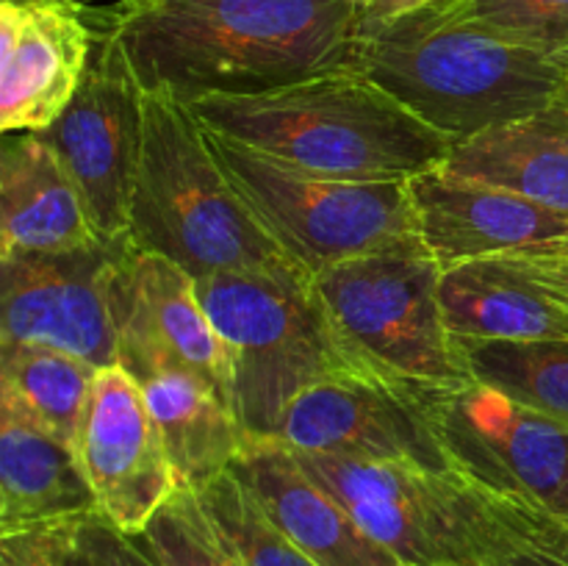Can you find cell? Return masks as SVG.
Instances as JSON below:
<instances>
[{"mask_svg":"<svg viewBox=\"0 0 568 566\" xmlns=\"http://www.w3.org/2000/svg\"><path fill=\"white\" fill-rule=\"evenodd\" d=\"M353 0H131L114 31L144 92L183 103L355 70Z\"/></svg>","mask_w":568,"mask_h":566,"instance_id":"1","label":"cell"},{"mask_svg":"<svg viewBox=\"0 0 568 566\" xmlns=\"http://www.w3.org/2000/svg\"><path fill=\"white\" fill-rule=\"evenodd\" d=\"M355 70L455 144L552 105L568 59L516 42L453 3L361 28Z\"/></svg>","mask_w":568,"mask_h":566,"instance_id":"2","label":"cell"},{"mask_svg":"<svg viewBox=\"0 0 568 566\" xmlns=\"http://www.w3.org/2000/svg\"><path fill=\"white\" fill-rule=\"evenodd\" d=\"M189 105L209 131L322 175L414 178L442 166L453 150L447 137L358 70Z\"/></svg>","mask_w":568,"mask_h":566,"instance_id":"3","label":"cell"},{"mask_svg":"<svg viewBox=\"0 0 568 566\" xmlns=\"http://www.w3.org/2000/svg\"><path fill=\"white\" fill-rule=\"evenodd\" d=\"M200 300L231 361V403L250 438H272L308 388L377 377L333 325L297 264L200 277Z\"/></svg>","mask_w":568,"mask_h":566,"instance_id":"4","label":"cell"},{"mask_svg":"<svg viewBox=\"0 0 568 566\" xmlns=\"http://www.w3.org/2000/svg\"><path fill=\"white\" fill-rule=\"evenodd\" d=\"M128 236L192 277L294 264L222 170L192 105L144 92V137Z\"/></svg>","mask_w":568,"mask_h":566,"instance_id":"5","label":"cell"},{"mask_svg":"<svg viewBox=\"0 0 568 566\" xmlns=\"http://www.w3.org/2000/svg\"><path fill=\"white\" fill-rule=\"evenodd\" d=\"M442 266L419 236L314 275L333 325L353 353L403 388H458L469 366L444 316Z\"/></svg>","mask_w":568,"mask_h":566,"instance_id":"6","label":"cell"},{"mask_svg":"<svg viewBox=\"0 0 568 566\" xmlns=\"http://www.w3.org/2000/svg\"><path fill=\"white\" fill-rule=\"evenodd\" d=\"M211 133L222 170L277 247L308 275L419 236L410 178L358 181L303 170Z\"/></svg>","mask_w":568,"mask_h":566,"instance_id":"7","label":"cell"},{"mask_svg":"<svg viewBox=\"0 0 568 566\" xmlns=\"http://www.w3.org/2000/svg\"><path fill=\"white\" fill-rule=\"evenodd\" d=\"M292 453L403 566H480L497 533V499L460 472L405 461Z\"/></svg>","mask_w":568,"mask_h":566,"instance_id":"8","label":"cell"},{"mask_svg":"<svg viewBox=\"0 0 568 566\" xmlns=\"http://www.w3.org/2000/svg\"><path fill=\"white\" fill-rule=\"evenodd\" d=\"M39 137L75 181L98 236L103 242L128 236L144 137V89L116 37L94 39L81 89Z\"/></svg>","mask_w":568,"mask_h":566,"instance_id":"9","label":"cell"},{"mask_svg":"<svg viewBox=\"0 0 568 566\" xmlns=\"http://www.w3.org/2000/svg\"><path fill=\"white\" fill-rule=\"evenodd\" d=\"M455 472L568 522V425L471 381L433 405Z\"/></svg>","mask_w":568,"mask_h":566,"instance_id":"10","label":"cell"},{"mask_svg":"<svg viewBox=\"0 0 568 566\" xmlns=\"http://www.w3.org/2000/svg\"><path fill=\"white\" fill-rule=\"evenodd\" d=\"M111 314L116 364L136 381L186 372L231 400L227 350L200 300L197 277L181 264L122 236L111 272Z\"/></svg>","mask_w":568,"mask_h":566,"instance_id":"11","label":"cell"},{"mask_svg":"<svg viewBox=\"0 0 568 566\" xmlns=\"http://www.w3.org/2000/svg\"><path fill=\"white\" fill-rule=\"evenodd\" d=\"M116 242L64 253L0 259V350L48 347L75 355L94 370L120 361L111 314Z\"/></svg>","mask_w":568,"mask_h":566,"instance_id":"12","label":"cell"},{"mask_svg":"<svg viewBox=\"0 0 568 566\" xmlns=\"http://www.w3.org/2000/svg\"><path fill=\"white\" fill-rule=\"evenodd\" d=\"M449 388L416 392L383 377L353 375L308 388L283 416L272 438L297 453L355 461H405L455 472L433 405Z\"/></svg>","mask_w":568,"mask_h":566,"instance_id":"13","label":"cell"},{"mask_svg":"<svg viewBox=\"0 0 568 566\" xmlns=\"http://www.w3.org/2000/svg\"><path fill=\"white\" fill-rule=\"evenodd\" d=\"M75 453L98 508L128 533H142L181 486L142 383L120 364L94 375Z\"/></svg>","mask_w":568,"mask_h":566,"instance_id":"14","label":"cell"},{"mask_svg":"<svg viewBox=\"0 0 568 566\" xmlns=\"http://www.w3.org/2000/svg\"><path fill=\"white\" fill-rule=\"evenodd\" d=\"M92 28L53 0L0 3V131L42 133L81 89L94 50Z\"/></svg>","mask_w":568,"mask_h":566,"instance_id":"15","label":"cell"},{"mask_svg":"<svg viewBox=\"0 0 568 566\" xmlns=\"http://www.w3.org/2000/svg\"><path fill=\"white\" fill-rule=\"evenodd\" d=\"M419 239L442 270L497 259L568 236V216L444 166L410 178Z\"/></svg>","mask_w":568,"mask_h":566,"instance_id":"16","label":"cell"},{"mask_svg":"<svg viewBox=\"0 0 568 566\" xmlns=\"http://www.w3.org/2000/svg\"><path fill=\"white\" fill-rule=\"evenodd\" d=\"M231 472L316 566H403L300 466L281 438H250Z\"/></svg>","mask_w":568,"mask_h":566,"instance_id":"17","label":"cell"},{"mask_svg":"<svg viewBox=\"0 0 568 566\" xmlns=\"http://www.w3.org/2000/svg\"><path fill=\"white\" fill-rule=\"evenodd\" d=\"M87 203L39 133H6L0 153V259L100 244Z\"/></svg>","mask_w":568,"mask_h":566,"instance_id":"18","label":"cell"},{"mask_svg":"<svg viewBox=\"0 0 568 566\" xmlns=\"http://www.w3.org/2000/svg\"><path fill=\"white\" fill-rule=\"evenodd\" d=\"M442 305L455 338L568 342V300L508 255L444 270Z\"/></svg>","mask_w":568,"mask_h":566,"instance_id":"19","label":"cell"},{"mask_svg":"<svg viewBox=\"0 0 568 566\" xmlns=\"http://www.w3.org/2000/svg\"><path fill=\"white\" fill-rule=\"evenodd\" d=\"M442 166L568 216V111L552 103L455 142Z\"/></svg>","mask_w":568,"mask_h":566,"instance_id":"20","label":"cell"},{"mask_svg":"<svg viewBox=\"0 0 568 566\" xmlns=\"http://www.w3.org/2000/svg\"><path fill=\"white\" fill-rule=\"evenodd\" d=\"M98 511L75 447L0 414V533L53 527Z\"/></svg>","mask_w":568,"mask_h":566,"instance_id":"21","label":"cell"},{"mask_svg":"<svg viewBox=\"0 0 568 566\" xmlns=\"http://www.w3.org/2000/svg\"><path fill=\"white\" fill-rule=\"evenodd\" d=\"M139 383L181 486L200 492L231 469L250 436L225 394L186 372H161Z\"/></svg>","mask_w":568,"mask_h":566,"instance_id":"22","label":"cell"},{"mask_svg":"<svg viewBox=\"0 0 568 566\" xmlns=\"http://www.w3.org/2000/svg\"><path fill=\"white\" fill-rule=\"evenodd\" d=\"M98 370L48 347L0 350V414L75 447Z\"/></svg>","mask_w":568,"mask_h":566,"instance_id":"23","label":"cell"},{"mask_svg":"<svg viewBox=\"0 0 568 566\" xmlns=\"http://www.w3.org/2000/svg\"><path fill=\"white\" fill-rule=\"evenodd\" d=\"M458 347L477 383L568 425V342L458 338Z\"/></svg>","mask_w":568,"mask_h":566,"instance_id":"24","label":"cell"},{"mask_svg":"<svg viewBox=\"0 0 568 566\" xmlns=\"http://www.w3.org/2000/svg\"><path fill=\"white\" fill-rule=\"evenodd\" d=\"M161 566H244L197 488L178 486L142 530Z\"/></svg>","mask_w":568,"mask_h":566,"instance_id":"25","label":"cell"},{"mask_svg":"<svg viewBox=\"0 0 568 566\" xmlns=\"http://www.w3.org/2000/svg\"><path fill=\"white\" fill-rule=\"evenodd\" d=\"M205 508L225 530L236 553L242 555L244 566H316L281 527L272 522L250 494V488L233 475L231 469L222 472L216 481L200 488Z\"/></svg>","mask_w":568,"mask_h":566,"instance_id":"26","label":"cell"},{"mask_svg":"<svg viewBox=\"0 0 568 566\" xmlns=\"http://www.w3.org/2000/svg\"><path fill=\"white\" fill-rule=\"evenodd\" d=\"M55 566H161L142 533H128L103 511L48 527Z\"/></svg>","mask_w":568,"mask_h":566,"instance_id":"27","label":"cell"},{"mask_svg":"<svg viewBox=\"0 0 568 566\" xmlns=\"http://www.w3.org/2000/svg\"><path fill=\"white\" fill-rule=\"evenodd\" d=\"M455 6L516 42L568 59V0H460Z\"/></svg>","mask_w":568,"mask_h":566,"instance_id":"28","label":"cell"},{"mask_svg":"<svg viewBox=\"0 0 568 566\" xmlns=\"http://www.w3.org/2000/svg\"><path fill=\"white\" fill-rule=\"evenodd\" d=\"M494 494V492H491ZM497 497V494H494ZM497 533L488 542L486 553H483L480 566H568L566 558L549 553V549L538 547V544L525 542V538L514 536L508 530L503 519V511H499V497H497Z\"/></svg>","mask_w":568,"mask_h":566,"instance_id":"29","label":"cell"},{"mask_svg":"<svg viewBox=\"0 0 568 566\" xmlns=\"http://www.w3.org/2000/svg\"><path fill=\"white\" fill-rule=\"evenodd\" d=\"M508 259H514L521 270H527L532 277H538V281L547 283L549 289H555V292L564 294L568 300V244L566 242H552V244H541V247L519 250V253H510Z\"/></svg>","mask_w":568,"mask_h":566,"instance_id":"30","label":"cell"},{"mask_svg":"<svg viewBox=\"0 0 568 566\" xmlns=\"http://www.w3.org/2000/svg\"><path fill=\"white\" fill-rule=\"evenodd\" d=\"M0 566H55L48 527L0 533Z\"/></svg>","mask_w":568,"mask_h":566,"instance_id":"31","label":"cell"},{"mask_svg":"<svg viewBox=\"0 0 568 566\" xmlns=\"http://www.w3.org/2000/svg\"><path fill=\"white\" fill-rule=\"evenodd\" d=\"M131 0H64L72 11L83 17L94 37H114Z\"/></svg>","mask_w":568,"mask_h":566,"instance_id":"32","label":"cell"},{"mask_svg":"<svg viewBox=\"0 0 568 566\" xmlns=\"http://www.w3.org/2000/svg\"><path fill=\"white\" fill-rule=\"evenodd\" d=\"M460 3V0H375L369 9L361 11V28L377 26V22L397 20V17L410 14V11L422 9H442V6Z\"/></svg>","mask_w":568,"mask_h":566,"instance_id":"33","label":"cell"},{"mask_svg":"<svg viewBox=\"0 0 568 566\" xmlns=\"http://www.w3.org/2000/svg\"><path fill=\"white\" fill-rule=\"evenodd\" d=\"M555 103H558V105H564V109L568 111V75L564 78V87H560V92H558V100H555Z\"/></svg>","mask_w":568,"mask_h":566,"instance_id":"34","label":"cell"},{"mask_svg":"<svg viewBox=\"0 0 568 566\" xmlns=\"http://www.w3.org/2000/svg\"><path fill=\"white\" fill-rule=\"evenodd\" d=\"M353 3H355V6H358V9H361V11H364V9H369V6H372V3H375V0H353Z\"/></svg>","mask_w":568,"mask_h":566,"instance_id":"35","label":"cell"},{"mask_svg":"<svg viewBox=\"0 0 568 566\" xmlns=\"http://www.w3.org/2000/svg\"><path fill=\"white\" fill-rule=\"evenodd\" d=\"M442 566H466V564H442Z\"/></svg>","mask_w":568,"mask_h":566,"instance_id":"36","label":"cell"},{"mask_svg":"<svg viewBox=\"0 0 568 566\" xmlns=\"http://www.w3.org/2000/svg\"><path fill=\"white\" fill-rule=\"evenodd\" d=\"M53 3H64V0H53Z\"/></svg>","mask_w":568,"mask_h":566,"instance_id":"37","label":"cell"},{"mask_svg":"<svg viewBox=\"0 0 568 566\" xmlns=\"http://www.w3.org/2000/svg\"><path fill=\"white\" fill-rule=\"evenodd\" d=\"M560 242H566V244H568V236H566V239H560Z\"/></svg>","mask_w":568,"mask_h":566,"instance_id":"38","label":"cell"}]
</instances>
